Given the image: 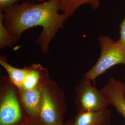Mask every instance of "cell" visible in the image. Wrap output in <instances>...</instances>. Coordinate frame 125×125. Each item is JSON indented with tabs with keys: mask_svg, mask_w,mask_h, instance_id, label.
Instances as JSON below:
<instances>
[{
	"mask_svg": "<svg viewBox=\"0 0 125 125\" xmlns=\"http://www.w3.org/2000/svg\"><path fill=\"white\" fill-rule=\"evenodd\" d=\"M60 1L48 0L38 3L27 1L15 3L3 12L5 26L18 42L24 31L33 27H41L42 31L36 43L42 53L47 55L51 41L67 19L73 15L69 13H58Z\"/></svg>",
	"mask_w": 125,
	"mask_h": 125,
	"instance_id": "1",
	"label": "cell"
},
{
	"mask_svg": "<svg viewBox=\"0 0 125 125\" xmlns=\"http://www.w3.org/2000/svg\"><path fill=\"white\" fill-rule=\"evenodd\" d=\"M30 121L23 107L19 90L8 75L0 77V125H26Z\"/></svg>",
	"mask_w": 125,
	"mask_h": 125,
	"instance_id": "2",
	"label": "cell"
},
{
	"mask_svg": "<svg viewBox=\"0 0 125 125\" xmlns=\"http://www.w3.org/2000/svg\"><path fill=\"white\" fill-rule=\"evenodd\" d=\"M66 109L64 92L55 81L50 78L44 86L38 121L43 125H64Z\"/></svg>",
	"mask_w": 125,
	"mask_h": 125,
	"instance_id": "3",
	"label": "cell"
},
{
	"mask_svg": "<svg viewBox=\"0 0 125 125\" xmlns=\"http://www.w3.org/2000/svg\"><path fill=\"white\" fill-rule=\"evenodd\" d=\"M101 53L94 66L84 75L83 77L93 82L96 78L114 66L122 64L125 66V45L119 40H113L109 36L98 37Z\"/></svg>",
	"mask_w": 125,
	"mask_h": 125,
	"instance_id": "4",
	"label": "cell"
},
{
	"mask_svg": "<svg viewBox=\"0 0 125 125\" xmlns=\"http://www.w3.org/2000/svg\"><path fill=\"white\" fill-rule=\"evenodd\" d=\"M91 82L83 77L76 87L74 103L77 113L101 110L110 105L105 95L92 85Z\"/></svg>",
	"mask_w": 125,
	"mask_h": 125,
	"instance_id": "5",
	"label": "cell"
},
{
	"mask_svg": "<svg viewBox=\"0 0 125 125\" xmlns=\"http://www.w3.org/2000/svg\"><path fill=\"white\" fill-rule=\"evenodd\" d=\"M100 90L105 95L110 105L124 118L125 125V84L114 77L109 78Z\"/></svg>",
	"mask_w": 125,
	"mask_h": 125,
	"instance_id": "6",
	"label": "cell"
},
{
	"mask_svg": "<svg viewBox=\"0 0 125 125\" xmlns=\"http://www.w3.org/2000/svg\"><path fill=\"white\" fill-rule=\"evenodd\" d=\"M45 84L39 85L30 90H19L21 102L30 121L38 120Z\"/></svg>",
	"mask_w": 125,
	"mask_h": 125,
	"instance_id": "7",
	"label": "cell"
},
{
	"mask_svg": "<svg viewBox=\"0 0 125 125\" xmlns=\"http://www.w3.org/2000/svg\"><path fill=\"white\" fill-rule=\"evenodd\" d=\"M112 112L108 108L98 111L77 113L70 120L71 125H111Z\"/></svg>",
	"mask_w": 125,
	"mask_h": 125,
	"instance_id": "8",
	"label": "cell"
},
{
	"mask_svg": "<svg viewBox=\"0 0 125 125\" xmlns=\"http://www.w3.org/2000/svg\"><path fill=\"white\" fill-rule=\"evenodd\" d=\"M50 79L48 68L40 64L34 63L28 66V71L20 90H28L45 84Z\"/></svg>",
	"mask_w": 125,
	"mask_h": 125,
	"instance_id": "9",
	"label": "cell"
},
{
	"mask_svg": "<svg viewBox=\"0 0 125 125\" xmlns=\"http://www.w3.org/2000/svg\"><path fill=\"white\" fill-rule=\"evenodd\" d=\"M0 65L7 72L11 82L19 90L21 89L28 66L23 68L14 67L8 62L6 57L3 55L0 56Z\"/></svg>",
	"mask_w": 125,
	"mask_h": 125,
	"instance_id": "10",
	"label": "cell"
},
{
	"mask_svg": "<svg viewBox=\"0 0 125 125\" xmlns=\"http://www.w3.org/2000/svg\"><path fill=\"white\" fill-rule=\"evenodd\" d=\"M101 0H61L59 10L63 13H69L73 15L80 7L89 5L94 9H97Z\"/></svg>",
	"mask_w": 125,
	"mask_h": 125,
	"instance_id": "11",
	"label": "cell"
},
{
	"mask_svg": "<svg viewBox=\"0 0 125 125\" xmlns=\"http://www.w3.org/2000/svg\"><path fill=\"white\" fill-rule=\"evenodd\" d=\"M3 12L0 11V48H11L18 43L5 26Z\"/></svg>",
	"mask_w": 125,
	"mask_h": 125,
	"instance_id": "12",
	"label": "cell"
},
{
	"mask_svg": "<svg viewBox=\"0 0 125 125\" xmlns=\"http://www.w3.org/2000/svg\"><path fill=\"white\" fill-rule=\"evenodd\" d=\"M21 0H0V11L3 12Z\"/></svg>",
	"mask_w": 125,
	"mask_h": 125,
	"instance_id": "13",
	"label": "cell"
},
{
	"mask_svg": "<svg viewBox=\"0 0 125 125\" xmlns=\"http://www.w3.org/2000/svg\"><path fill=\"white\" fill-rule=\"evenodd\" d=\"M120 39L119 40L125 45V16L120 26Z\"/></svg>",
	"mask_w": 125,
	"mask_h": 125,
	"instance_id": "14",
	"label": "cell"
},
{
	"mask_svg": "<svg viewBox=\"0 0 125 125\" xmlns=\"http://www.w3.org/2000/svg\"><path fill=\"white\" fill-rule=\"evenodd\" d=\"M26 125H43L40 123V121L36 120V121H29ZM64 125H71L70 121L69 120L66 123H65Z\"/></svg>",
	"mask_w": 125,
	"mask_h": 125,
	"instance_id": "15",
	"label": "cell"
},
{
	"mask_svg": "<svg viewBox=\"0 0 125 125\" xmlns=\"http://www.w3.org/2000/svg\"><path fill=\"white\" fill-rule=\"evenodd\" d=\"M35 1L38 2V3H41V2H43L44 1H46V0H34Z\"/></svg>",
	"mask_w": 125,
	"mask_h": 125,
	"instance_id": "16",
	"label": "cell"
}]
</instances>
